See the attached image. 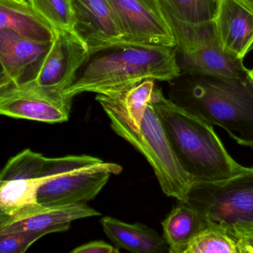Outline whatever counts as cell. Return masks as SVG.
<instances>
[{
	"label": "cell",
	"mask_w": 253,
	"mask_h": 253,
	"mask_svg": "<svg viewBox=\"0 0 253 253\" xmlns=\"http://www.w3.org/2000/svg\"><path fill=\"white\" fill-rule=\"evenodd\" d=\"M210 222L182 201H178L162 222L164 239L169 253H186L189 245Z\"/></svg>",
	"instance_id": "cell-16"
},
{
	"label": "cell",
	"mask_w": 253,
	"mask_h": 253,
	"mask_svg": "<svg viewBox=\"0 0 253 253\" xmlns=\"http://www.w3.org/2000/svg\"><path fill=\"white\" fill-rule=\"evenodd\" d=\"M161 2L177 19L199 24L214 21L219 0H161Z\"/></svg>",
	"instance_id": "cell-20"
},
{
	"label": "cell",
	"mask_w": 253,
	"mask_h": 253,
	"mask_svg": "<svg viewBox=\"0 0 253 253\" xmlns=\"http://www.w3.org/2000/svg\"><path fill=\"white\" fill-rule=\"evenodd\" d=\"M120 248L103 241H93L77 247L71 253H120Z\"/></svg>",
	"instance_id": "cell-25"
},
{
	"label": "cell",
	"mask_w": 253,
	"mask_h": 253,
	"mask_svg": "<svg viewBox=\"0 0 253 253\" xmlns=\"http://www.w3.org/2000/svg\"><path fill=\"white\" fill-rule=\"evenodd\" d=\"M182 202L236 239L253 236V166L219 181H193Z\"/></svg>",
	"instance_id": "cell-5"
},
{
	"label": "cell",
	"mask_w": 253,
	"mask_h": 253,
	"mask_svg": "<svg viewBox=\"0 0 253 253\" xmlns=\"http://www.w3.org/2000/svg\"><path fill=\"white\" fill-rule=\"evenodd\" d=\"M14 1H19V2H28V0H14Z\"/></svg>",
	"instance_id": "cell-29"
},
{
	"label": "cell",
	"mask_w": 253,
	"mask_h": 253,
	"mask_svg": "<svg viewBox=\"0 0 253 253\" xmlns=\"http://www.w3.org/2000/svg\"><path fill=\"white\" fill-rule=\"evenodd\" d=\"M54 34L37 78L31 83L59 99L74 83L78 71L90 60V51L84 42L74 32L53 29Z\"/></svg>",
	"instance_id": "cell-8"
},
{
	"label": "cell",
	"mask_w": 253,
	"mask_h": 253,
	"mask_svg": "<svg viewBox=\"0 0 253 253\" xmlns=\"http://www.w3.org/2000/svg\"><path fill=\"white\" fill-rule=\"evenodd\" d=\"M242 2L246 4L247 5L250 6V7H252L253 9V0H240Z\"/></svg>",
	"instance_id": "cell-28"
},
{
	"label": "cell",
	"mask_w": 253,
	"mask_h": 253,
	"mask_svg": "<svg viewBox=\"0 0 253 253\" xmlns=\"http://www.w3.org/2000/svg\"><path fill=\"white\" fill-rule=\"evenodd\" d=\"M151 102L160 117L180 164L193 181H215L242 172L213 126L165 98L155 88Z\"/></svg>",
	"instance_id": "cell-1"
},
{
	"label": "cell",
	"mask_w": 253,
	"mask_h": 253,
	"mask_svg": "<svg viewBox=\"0 0 253 253\" xmlns=\"http://www.w3.org/2000/svg\"><path fill=\"white\" fill-rule=\"evenodd\" d=\"M100 212L86 203L38 209L12 218L0 219V232L36 231L44 233L65 232L71 228V223L82 218L99 216Z\"/></svg>",
	"instance_id": "cell-13"
},
{
	"label": "cell",
	"mask_w": 253,
	"mask_h": 253,
	"mask_svg": "<svg viewBox=\"0 0 253 253\" xmlns=\"http://www.w3.org/2000/svg\"><path fill=\"white\" fill-rule=\"evenodd\" d=\"M89 60L64 95L84 92L111 95L145 80L172 81L181 75L174 48L126 46Z\"/></svg>",
	"instance_id": "cell-3"
},
{
	"label": "cell",
	"mask_w": 253,
	"mask_h": 253,
	"mask_svg": "<svg viewBox=\"0 0 253 253\" xmlns=\"http://www.w3.org/2000/svg\"><path fill=\"white\" fill-rule=\"evenodd\" d=\"M236 249L237 253H253V236L239 238Z\"/></svg>",
	"instance_id": "cell-26"
},
{
	"label": "cell",
	"mask_w": 253,
	"mask_h": 253,
	"mask_svg": "<svg viewBox=\"0 0 253 253\" xmlns=\"http://www.w3.org/2000/svg\"><path fill=\"white\" fill-rule=\"evenodd\" d=\"M101 224L108 239L118 248L135 253L168 252L163 236L144 224H127L112 217L102 218Z\"/></svg>",
	"instance_id": "cell-15"
},
{
	"label": "cell",
	"mask_w": 253,
	"mask_h": 253,
	"mask_svg": "<svg viewBox=\"0 0 253 253\" xmlns=\"http://www.w3.org/2000/svg\"><path fill=\"white\" fill-rule=\"evenodd\" d=\"M237 239L215 224L199 233L189 245L186 253H237Z\"/></svg>",
	"instance_id": "cell-21"
},
{
	"label": "cell",
	"mask_w": 253,
	"mask_h": 253,
	"mask_svg": "<svg viewBox=\"0 0 253 253\" xmlns=\"http://www.w3.org/2000/svg\"><path fill=\"white\" fill-rule=\"evenodd\" d=\"M19 178L0 181V219L29 213L41 206L37 202L39 187L48 178Z\"/></svg>",
	"instance_id": "cell-18"
},
{
	"label": "cell",
	"mask_w": 253,
	"mask_h": 253,
	"mask_svg": "<svg viewBox=\"0 0 253 253\" xmlns=\"http://www.w3.org/2000/svg\"><path fill=\"white\" fill-rule=\"evenodd\" d=\"M126 46L175 47L172 28L161 0H107Z\"/></svg>",
	"instance_id": "cell-7"
},
{
	"label": "cell",
	"mask_w": 253,
	"mask_h": 253,
	"mask_svg": "<svg viewBox=\"0 0 253 253\" xmlns=\"http://www.w3.org/2000/svg\"><path fill=\"white\" fill-rule=\"evenodd\" d=\"M0 31H13L24 37L42 42H51L52 27L28 2L0 0Z\"/></svg>",
	"instance_id": "cell-17"
},
{
	"label": "cell",
	"mask_w": 253,
	"mask_h": 253,
	"mask_svg": "<svg viewBox=\"0 0 253 253\" xmlns=\"http://www.w3.org/2000/svg\"><path fill=\"white\" fill-rule=\"evenodd\" d=\"M28 2L53 29L74 31L71 0H28Z\"/></svg>",
	"instance_id": "cell-22"
},
{
	"label": "cell",
	"mask_w": 253,
	"mask_h": 253,
	"mask_svg": "<svg viewBox=\"0 0 253 253\" xmlns=\"http://www.w3.org/2000/svg\"><path fill=\"white\" fill-rule=\"evenodd\" d=\"M45 157L32 150H24L9 160L0 172V181L19 178H42Z\"/></svg>",
	"instance_id": "cell-23"
},
{
	"label": "cell",
	"mask_w": 253,
	"mask_h": 253,
	"mask_svg": "<svg viewBox=\"0 0 253 253\" xmlns=\"http://www.w3.org/2000/svg\"><path fill=\"white\" fill-rule=\"evenodd\" d=\"M156 80L148 79L132 87L111 95H97V101H105L119 111L134 130L138 131L146 108L151 101Z\"/></svg>",
	"instance_id": "cell-19"
},
{
	"label": "cell",
	"mask_w": 253,
	"mask_h": 253,
	"mask_svg": "<svg viewBox=\"0 0 253 253\" xmlns=\"http://www.w3.org/2000/svg\"><path fill=\"white\" fill-rule=\"evenodd\" d=\"M11 83L10 77L7 75V72L4 70L1 61H0V88L7 86Z\"/></svg>",
	"instance_id": "cell-27"
},
{
	"label": "cell",
	"mask_w": 253,
	"mask_h": 253,
	"mask_svg": "<svg viewBox=\"0 0 253 253\" xmlns=\"http://www.w3.org/2000/svg\"><path fill=\"white\" fill-rule=\"evenodd\" d=\"M165 11L175 39L174 49L181 72L225 79L245 78L252 74L253 69L221 44L214 21L189 23Z\"/></svg>",
	"instance_id": "cell-6"
},
{
	"label": "cell",
	"mask_w": 253,
	"mask_h": 253,
	"mask_svg": "<svg viewBox=\"0 0 253 253\" xmlns=\"http://www.w3.org/2000/svg\"><path fill=\"white\" fill-rule=\"evenodd\" d=\"M111 120V129L144 155L153 167L163 193L183 201L193 179L183 169L172 150L166 131L151 101L138 131L110 104L98 101Z\"/></svg>",
	"instance_id": "cell-4"
},
{
	"label": "cell",
	"mask_w": 253,
	"mask_h": 253,
	"mask_svg": "<svg viewBox=\"0 0 253 253\" xmlns=\"http://www.w3.org/2000/svg\"><path fill=\"white\" fill-rule=\"evenodd\" d=\"M74 31L90 55L126 46L124 36L107 0H71Z\"/></svg>",
	"instance_id": "cell-11"
},
{
	"label": "cell",
	"mask_w": 253,
	"mask_h": 253,
	"mask_svg": "<svg viewBox=\"0 0 253 253\" xmlns=\"http://www.w3.org/2000/svg\"><path fill=\"white\" fill-rule=\"evenodd\" d=\"M187 75L173 86L171 101L253 150V72L242 79Z\"/></svg>",
	"instance_id": "cell-2"
},
{
	"label": "cell",
	"mask_w": 253,
	"mask_h": 253,
	"mask_svg": "<svg viewBox=\"0 0 253 253\" xmlns=\"http://www.w3.org/2000/svg\"><path fill=\"white\" fill-rule=\"evenodd\" d=\"M123 167L117 163H96L48 178L39 187L37 202L45 207L86 203L93 200Z\"/></svg>",
	"instance_id": "cell-9"
},
{
	"label": "cell",
	"mask_w": 253,
	"mask_h": 253,
	"mask_svg": "<svg viewBox=\"0 0 253 253\" xmlns=\"http://www.w3.org/2000/svg\"><path fill=\"white\" fill-rule=\"evenodd\" d=\"M72 99L54 98L29 83L0 88V115L47 123L68 121Z\"/></svg>",
	"instance_id": "cell-10"
},
{
	"label": "cell",
	"mask_w": 253,
	"mask_h": 253,
	"mask_svg": "<svg viewBox=\"0 0 253 253\" xmlns=\"http://www.w3.org/2000/svg\"><path fill=\"white\" fill-rule=\"evenodd\" d=\"M45 236L36 231L0 232V253H23Z\"/></svg>",
	"instance_id": "cell-24"
},
{
	"label": "cell",
	"mask_w": 253,
	"mask_h": 253,
	"mask_svg": "<svg viewBox=\"0 0 253 253\" xmlns=\"http://www.w3.org/2000/svg\"><path fill=\"white\" fill-rule=\"evenodd\" d=\"M220 41L243 60L253 49V9L240 0H219L215 19Z\"/></svg>",
	"instance_id": "cell-14"
},
{
	"label": "cell",
	"mask_w": 253,
	"mask_h": 253,
	"mask_svg": "<svg viewBox=\"0 0 253 253\" xmlns=\"http://www.w3.org/2000/svg\"><path fill=\"white\" fill-rule=\"evenodd\" d=\"M51 42L32 40L13 31H0V61L11 83L34 81L50 50Z\"/></svg>",
	"instance_id": "cell-12"
}]
</instances>
